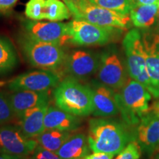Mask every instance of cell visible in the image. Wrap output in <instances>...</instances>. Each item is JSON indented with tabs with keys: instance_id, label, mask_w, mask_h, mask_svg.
Segmentation results:
<instances>
[{
	"instance_id": "8",
	"label": "cell",
	"mask_w": 159,
	"mask_h": 159,
	"mask_svg": "<svg viewBox=\"0 0 159 159\" xmlns=\"http://www.w3.org/2000/svg\"><path fill=\"white\" fill-rule=\"evenodd\" d=\"M97 72L99 82L114 90L122 89L128 80L122 57L114 47L106 49L100 55Z\"/></svg>"
},
{
	"instance_id": "12",
	"label": "cell",
	"mask_w": 159,
	"mask_h": 159,
	"mask_svg": "<svg viewBox=\"0 0 159 159\" xmlns=\"http://www.w3.org/2000/svg\"><path fill=\"white\" fill-rule=\"evenodd\" d=\"M99 57L89 50L73 51L66 58L63 69L69 76L78 80H87L98 70Z\"/></svg>"
},
{
	"instance_id": "16",
	"label": "cell",
	"mask_w": 159,
	"mask_h": 159,
	"mask_svg": "<svg viewBox=\"0 0 159 159\" xmlns=\"http://www.w3.org/2000/svg\"><path fill=\"white\" fill-rule=\"evenodd\" d=\"M49 105L45 102L30 108L19 119V128L27 138L35 139L45 130L43 122Z\"/></svg>"
},
{
	"instance_id": "25",
	"label": "cell",
	"mask_w": 159,
	"mask_h": 159,
	"mask_svg": "<svg viewBox=\"0 0 159 159\" xmlns=\"http://www.w3.org/2000/svg\"><path fill=\"white\" fill-rule=\"evenodd\" d=\"M46 0H30L25 7V15L33 21L45 19Z\"/></svg>"
},
{
	"instance_id": "17",
	"label": "cell",
	"mask_w": 159,
	"mask_h": 159,
	"mask_svg": "<svg viewBox=\"0 0 159 159\" xmlns=\"http://www.w3.org/2000/svg\"><path fill=\"white\" fill-rule=\"evenodd\" d=\"M8 97L15 116L19 119L28 109L43 103L49 102V91H13Z\"/></svg>"
},
{
	"instance_id": "21",
	"label": "cell",
	"mask_w": 159,
	"mask_h": 159,
	"mask_svg": "<svg viewBox=\"0 0 159 159\" xmlns=\"http://www.w3.org/2000/svg\"><path fill=\"white\" fill-rule=\"evenodd\" d=\"M71 135V131L44 130L35 139L40 146L52 152H56Z\"/></svg>"
},
{
	"instance_id": "35",
	"label": "cell",
	"mask_w": 159,
	"mask_h": 159,
	"mask_svg": "<svg viewBox=\"0 0 159 159\" xmlns=\"http://www.w3.org/2000/svg\"><path fill=\"white\" fill-rule=\"evenodd\" d=\"M157 115H158V116H159V113H158V114H157Z\"/></svg>"
},
{
	"instance_id": "10",
	"label": "cell",
	"mask_w": 159,
	"mask_h": 159,
	"mask_svg": "<svg viewBox=\"0 0 159 159\" xmlns=\"http://www.w3.org/2000/svg\"><path fill=\"white\" fill-rule=\"evenodd\" d=\"M39 145L35 139H28L19 127L0 125V153L18 157H27Z\"/></svg>"
},
{
	"instance_id": "30",
	"label": "cell",
	"mask_w": 159,
	"mask_h": 159,
	"mask_svg": "<svg viewBox=\"0 0 159 159\" xmlns=\"http://www.w3.org/2000/svg\"><path fill=\"white\" fill-rule=\"evenodd\" d=\"M18 2V0H0V11L10 9Z\"/></svg>"
},
{
	"instance_id": "6",
	"label": "cell",
	"mask_w": 159,
	"mask_h": 159,
	"mask_svg": "<svg viewBox=\"0 0 159 159\" xmlns=\"http://www.w3.org/2000/svg\"><path fill=\"white\" fill-rule=\"evenodd\" d=\"M122 45L130 78L142 84L152 95L153 88L147 70L146 55L140 32L136 29L129 31L123 39Z\"/></svg>"
},
{
	"instance_id": "24",
	"label": "cell",
	"mask_w": 159,
	"mask_h": 159,
	"mask_svg": "<svg viewBox=\"0 0 159 159\" xmlns=\"http://www.w3.org/2000/svg\"><path fill=\"white\" fill-rule=\"evenodd\" d=\"M94 5L111 10L122 14H129L131 7L135 4L134 0H89Z\"/></svg>"
},
{
	"instance_id": "29",
	"label": "cell",
	"mask_w": 159,
	"mask_h": 159,
	"mask_svg": "<svg viewBox=\"0 0 159 159\" xmlns=\"http://www.w3.org/2000/svg\"><path fill=\"white\" fill-rule=\"evenodd\" d=\"M114 155L105 153V152H94L89 154L80 159H113Z\"/></svg>"
},
{
	"instance_id": "7",
	"label": "cell",
	"mask_w": 159,
	"mask_h": 159,
	"mask_svg": "<svg viewBox=\"0 0 159 159\" xmlns=\"http://www.w3.org/2000/svg\"><path fill=\"white\" fill-rule=\"evenodd\" d=\"M70 41L77 46L105 45L116 35L117 28L102 27L87 21L74 19L68 23Z\"/></svg>"
},
{
	"instance_id": "13",
	"label": "cell",
	"mask_w": 159,
	"mask_h": 159,
	"mask_svg": "<svg viewBox=\"0 0 159 159\" xmlns=\"http://www.w3.org/2000/svg\"><path fill=\"white\" fill-rule=\"evenodd\" d=\"M136 141L145 153L154 155L159 150V116L149 111L141 119Z\"/></svg>"
},
{
	"instance_id": "28",
	"label": "cell",
	"mask_w": 159,
	"mask_h": 159,
	"mask_svg": "<svg viewBox=\"0 0 159 159\" xmlns=\"http://www.w3.org/2000/svg\"><path fill=\"white\" fill-rule=\"evenodd\" d=\"M26 158L27 159H61L55 152L47 150L40 145H38L35 150Z\"/></svg>"
},
{
	"instance_id": "5",
	"label": "cell",
	"mask_w": 159,
	"mask_h": 159,
	"mask_svg": "<svg viewBox=\"0 0 159 159\" xmlns=\"http://www.w3.org/2000/svg\"><path fill=\"white\" fill-rule=\"evenodd\" d=\"M21 48L32 66L56 72L63 68L67 56L61 46L36 41L27 35L21 41Z\"/></svg>"
},
{
	"instance_id": "19",
	"label": "cell",
	"mask_w": 159,
	"mask_h": 159,
	"mask_svg": "<svg viewBox=\"0 0 159 159\" xmlns=\"http://www.w3.org/2000/svg\"><path fill=\"white\" fill-rule=\"evenodd\" d=\"M88 138L83 134H72L55 153L61 159H80L90 152Z\"/></svg>"
},
{
	"instance_id": "1",
	"label": "cell",
	"mask_w": 159,
	"mask_h": 159,
	"mask_svg": "<svg viewBox=\"0 0 159 159\" xmlns=\"http://www.w3.org/2000/svg\"><path fill=\"white\" fill-rule=\"evenodd\" d=\"M88 142L94 152L116 155L131 141L132 135L126 125L112 119H92L89 122Z\"/></svg>"
},
{
	"instance_id": "34",
	"label": "cell",
	"mask_w": 159,
	"mask_h": 159,
	"mask_svg": "<svg viewBox=\"0 0 159 159\" xmlns=\"http://www.w3.org/2000/svg\"><path fill=\"white\" fill-rule=\"evenodd\" d=\"M152 159H159V153L156 154V156H155Z\"/></svg>"
},
{
	"instance_id": "2",
	"label": "cell",
	"mask_w": 159,
	"mask_h": 159,
	"mask_svg": "<svg viewBox=\"0 0 159 159\" xmlns=\"http://www.w3.org/2000/svg\"><path fill=\"white\" fill-rule=\"evenodd\" d=\"M55 105L77 116H87L94 111L92 89L75 77L61 80L53 91Z\"/></svg>"
},
{
	"instance_id": "36",
	"label": "cell",
	"mask_w": 159,
	"mask_h": 159,
	"mask_svg": "<svg viewBox=\"0 0 159 159\" xmlns=\"http://www.w3.org/2000/svg\"><path fill=\"white\" fill-rule=\"evenodd\" d=\"M1 84H2V83H0V85H1Z\"/></svg>"
},
{
	"instance_id": "11",
	"label": "cell",
	"mask_w": 159,
	"mask_h": 159,
	"mask_svg": "<svg viewBox=\"0 0 159 159\" xmlns=\"http://www.w3.org/2000/svg\"><path fill=\"white\" fill-rule=\"evenodd\" d=\"M27 36L42 42L62 46L70 41L68 23L41 22L40 21H27L24 25Z\"/></svg>"
},
{
	"instance_id": "9",
	"label": "cell",
	"mask_w": 159,
	"mask_h": 159,
	"mask_svg": "<svg viewBox=\"0 0 159 159\" xmlns=\"http://www.w3.org/2000/svg\"><path fill=\"white\" fill-rule=\"evenodd\" d=\"M58 72L40 69L24 73L9 81L7 87L12 92L18 91H45L55 88L61 82Z\"/></svg>"
},
{
	"instance_id": "15",
	"label": "cell",
	"mask_w": 159,
	"mask_h": 159,
	"mask_svg": "<svg viewBox=\"0 0 159 159\" xmlns=\"http://www.w3.org/2000/svg\"><path fill=\"white\" fill-rule=\"evenodd\" d=\"M146 55L147 70L153 88V96L159 98V34L142 35Z\"/></svg>"
},
{
	"instance_id": "27",
	"label": "cell",
	"mask_w": 159,
	"mask_h": 159,
	"mask_svg": "<svg viewBox=\"0 0 159 159\" xmlns=\"http://www.w3.org/2000/svg\"><path fill=\"white\" fill-rule=\"evenodd\" d=\"M142 148L136 140L131 141L115 159H139L142 156Z\"/></svg>"
},
{
	"instance_id": "26",
	"label": "cell",
	"mask_w": 159,
	"mask_h": 159,
	"mask_svg": "<svg viewBox=\"0 0 159 159\" xmlns=\"http://www.w3.org/2000/svg\"><path fill=\"white\" fill-rule=\"evenodd\" d=\"M15 117L9 97L0 91V125H7Z\"/></svg>"
},
{
	"instance_id": "18",
	"label": "cell",
	"mask_w": 159,
	"mask_h": 159,
	"mask_svg": "<svg viewBox=\"0 0 159 159\" xmlns=\"http://www.w3.org/2000/svg\"><path fill=\"white\" fill-rule=\"evenodd\" d=\"M45 130L75 131L80 128L81 120L79 116L69 114L58 107L49 105L44 116Z\"/></svg>"
},
{
	"instance_id": "23",
	"label": "cell",
	"mask_w": 159,
	"mask_h": 159,
	"mask_svg": "<svg viewBox=\"0 0 159 159\" xmlns=\"http://www.w3.org/2000/svg\"><path fill=\"white\" fill-rule=\"evenodd\" d=\"M71 13L64 2L61 0H46L45 19L49 21H61L69 19Z\"/></svg>"
},
{
	"instance_id": "32",
	"label": "cell",
	"mask_w": 159,
	"mask_h": 159,
	"mask_svg": "<svg viewBox=\"0 0 159 159\" xmlns=\"http://www.w3.org/2000/svg\"><path fill=\"white\" fill-rule=\"evenodd\" d=\"M0 159H27V158L26 157H18L11 156V155L0 153Z\"/></svg>"
},
{
	"instance_id": "33",
	"label": "cell",
	"mask_w": 159,
	"mask_h": 159,
	"mask_svg": "<svg viewBox=\"0 0 159 159\" xmlns=\"http://www.w3.org/2000/svg\"><path fill=\"white\" fill-rule=\"evenodd\" d=\"M157 20H158V23L159 25V2L158 3V13H157Z\"/></svg>"
},
{
	"instance_id": "22",
	"label": "cell",
	"mask_w": 159,
	"mask_h": 159,
	"mask_svg": "<svg viewBox=\"0 0 159 159\" xmlns=\"http://www.w3.org/2000/svg\"><path fill=\"white\" fill-rule=\"evenodd\" d=\"M17 63V53L11 41L7 38L0 36V75L13 70Z\"/></svg>"
},
{
	"instance_id": "4",
	"label": "cell",
	"mask_w": 159,
	"mask_h": 159,
	"mask_svg": "<svg viewBox=\"0 0 159 159\" xmlns=\"http://www.w3.org/2000/svg\"><path fill=\"white\" fill-rule=\"evenodd\" d=\"M151 94L142 84L133 79H128L122 88L121 94L117 93L119 111L124 120L129 125L140 122L141 119L149 112Z\"/></svg>"
},
{
	"instance_id": "20",
	"label": "cell",
	"mask_w": 159,
	"mask_h": 159,
	"mask_svg": "<svg viewBox=\"0 0 159 159\" xmlns=\"http://www.w3.org/2000/svg\"><path fill=\"white\" fill-rule=\"evenodd\" d=\"M158 13V3L152 5H140L135 3L131 7L130 20L138 28H148L156 21Z\"/></svg>"
},
{
	"instance_id": "3",
	"label": "cell",
	"mask_w": 159,
	"mask_h": 159,
	"mask_svg": "<svg viewBox=\"0 0 159 159\" xmlns=\"http://www.w3.org/2000/svg\"><path fill=\"white\" fill-rule=\"evenodd\" d=\"M76 20H81L102 27L128 29L131 21L129 14L104 8L89 0H63Z\"/></svg>"
},
{
	"instance_id": "31",
	"label": "cell",
	"mask_w": 159,
	"mask_h": 159,
	"mask_svg": "<svg viewBox=\"0 0 159 159\" xmlns=\"http://www.w3.org/2000/svg\"><path fill=\"white\" fill-rule=\"evenodd\" d=\"M135 3L140 5H152L158 3L159 0H134Z\"/></svg>"
},
{
	"instance_id": "14",
	"label": "cell",
	"mask_w": 159,
	"mask_h": 159,
	"mask_svg": "<svg viewBox=\"0 0 159 159\" xmlns=\"http://www.w3.org/2000/svg\"><path fill=\"white\" fill-rule=\"evenodd\" d=\"M89 85L93 93L94 111L92 114L94 116L108 117L115 116L120 112L117 93L114 89L101 83L92 82Z\"/></svg>"
}]
</instances>
